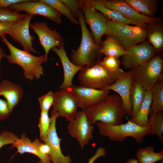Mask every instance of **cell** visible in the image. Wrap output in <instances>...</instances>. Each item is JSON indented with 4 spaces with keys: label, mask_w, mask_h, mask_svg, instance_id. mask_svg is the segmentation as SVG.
Masks as SVG:
<instances>
[{
    "label": "cell",
    "mask_w": 163,
    "mask_h": 163,
    "mask_svg": "<svg viewBox=\"0 0 163 163\" xmlns=\"http://www.w3.org/2000/svg\"><path fill=\"white\" fill-rule=\"evenodd\" d=\"M64 46V43H63L59 47H54L51 49L59 58L63 68L64 79L60 86V89H69L73 87V78L82 67L74 65L69 60L67 56Z\"/></svg>",
    "instance_id": "19"
},
{
    "label": "cell",
    "mask_w": 163,
    "mask_h": 163,
    "mask_svg": "<svg viewBox=\"0 0 163 163\" xmlns=\"http://www.w3.org/2000/svg\"><path fill=\"white\" fill-rule=\"evenodd\" d=\"M32 142L41 153L50 156L51 149L49 146L47 144L40 142V139H35Z\"/></svg>",
    "instance_id": "39"
},
{
    "label": "cell",
    "mask_w": 163,
    "mask_h": 163,
    "mask_svg": "<svg viewBox=\"0 0 163 163\" xmlns=\"http://www.w3.org/2000/svg\"><path fill=\"white\" fill-rule=\"evenodd\" d=\"M38 163H50V162H38Z\"/></svg>",
    "instance_id": "45"
},
{
    "label": "cell",
    "mask_w": 163,
    "mask_h": 163,
    "mask_svg": "<svg viewBox=\"0 0 163 163\" xmlns=\"http://www.w3.org/2000/svg\"><path fill=\"white\" fill-rule=\"evenodd\" d=\"M11 113L6 101L0 98V121L8 118Z\"/></svg>",
    "instance_id": "38"
},
{
    "label": "cell",
    "mask_w": 163,
    "mask_h": 163,
    "mask_svg": "<svg viewBox=\"0 0 163 163\" xmlns=\"http://www.w3.org/2000/svg\"><path fill=\"white\" fill-rule=\"evenodd\" d=\"M34 15L27 14L21 20L14 22L8 34L15 41L19 42L24 50L29 53H39L33 47V41L35 39L30 32V22Z\"/></svg>",
    "instance_id": "15"
},
{
    "label": "cell",
    "mask_w": 163,
    "mask_h": 163,
    "mask_svg": "<svg viewBox=\"0 0 163 163\" xmlns=\"http://www.w3.org/2000/svg\"><path fill=\"white\" fill-rule=\"evenodd\" d=\"M106 35L113 39L124 50L145 42L147 28L107 20Z\"/></svg>",
    "instance_id": "6"
},
{
    "label": "cell",
    "mask_w": 163,
    "mask_h": 163,
    "mask_svg": "<svg viewBox=\"0 0 163 163\" xmlns=\"http://www.w3.org/2000/svg\"><path fill=\"white\" fill-rule=\"evenodd\" d=\"M12 147H15L17 152L22 154L25 152L32 153L37 156L42 162H49L51 161L50 156L41 153L37 148L23 133L21 138L18 139L12 145Z\"/></svg>",
    "instance_id": "22"
},
{
    "label": "cell",
    "mask_w": 163,
    "mask_h": 163,
    "mask_svg": "<svg viewBox=\"0 0 163 163\" xmlns=\"http://www.w3.org/2000/svg\"><path fill=\"white\" fill-rule=\"evenodd\" d=\"M125 163H139L137 160L134 158H130L128 159Z\"/></svg>",
    "instance_id": "44"
},
{
    "label": "cell",
    "mask_w": 163,
    "mask_h": 163,
    "mask_svg": "<svg viewBox=\"0 0 163 163\" xmlns=\"http://www.w3.org/2000/svg\"><path fill=\"white\" fill-rule=\"evenodd\" d=\"M5 9L17 13L24 11L27 14L34 16L40 15L56 23L61 22L62 14L41 0H29L12 4Z\"/></svg>",
    "instance_id": "9"
},
{
    "label": "cell",
    "mask_w": 163,
    "mask_h": 163,
    "mask_svg": "<svg viewBox=\"0 0 163 163\" xmlns=\"http://www.w3.org/2000/svg\"><path fill=\"white\" fill-rule=\"evenodd\" d=\"M133 80V73L131 70L125 72L114 83L102 89L112 90L118 93L121 99L124 111L126 115L130 118L132 115L130 92Z\"/></svg>",
    "instance_id": "16"
},
{
    "label": "cell",
    "mask_w": 163,
    "mask_h": 163,
    "mask_svg": "<svg viewBox=\"0 0 163 163\" xmlns=\"http://www.w3.org/2000/svg\"><path fill=\"white\" fill-rule=\"evenodd\" d=\"M19 137L13 133L7 130L0 134V149L4 145L13 144Z\"/></svg>",
    "instance_id": "36"
},
{
    "label": "cell",
    "mask_w": 163,
    "mask_h": 163,
    "mask_svg": "<svg viewBox=\"0 0 163 163\" xmlns=\"http://www.w3.org/2000/svg\"><path fill=\"white\" fill-rule=\"evenodd\" d=\"M100 51L106 56H112L118 58L126 53L124 50L113 39L106 35V39L102 41Z\"/></svg>",
    "instance_id": "26"
},
{
    "label": "cell",
    "mask_w": 163,
    "mask_h": 163,
    "mask_svg": "<svg viewBox=\"0 0 163 163\" xmlns=\"http://www.w3.org/2000/svg\"><path fill=\"white\" fill-rule=\"evenodd\" d=\"M86 24L90 27L95 43L100 46L102 38L106 35L108 19L100 12L79 0Z\"/></svg>",
    "instance_id": "12"
},
{
    "label": "cell",
    "mask_w": 163,
    "mask_h": 163,
    "mask_svg": "<svg viewBox=\"0 0 163 163\" xmlns=\"http://www.w3.org/2000/svg\"><path fill=\"white\" fill-rule=\"evenodd\" d=\"M79 71L78 80L80 85L99 90L114 83L125 72L122 69L116 71L108 69L101 59L92 66L82 67Z\"/></svg>",
    "instance_id": "4"
},
{
    "label": "cell",
    "mask_w": 163,
    "mask_h": 163,
    "mask_svg": "<svg viewBox=\"0 0 163 163\" xmlns=\"http://www.w3.org/2000/svg\"><path fill=\"white\" fill-rule=\"evenodd\" d=\"M150 133L156 136L159 141L163 143V112L153 113L148 119Z\"/></svg>",
    "instance_id": "30"
},
{
    "label": "cell",
    "mask_w": 163,
    "mask_h": 163,
    "mask_svg": "<svg viewBox=\"0 0 163 163\" xmlns=\"http://www.w3.org/2000/svg\"><path fill=\"white\" fill-rule=\"evenodd\" d=\"M163 61L159 56L131 70L134 81L145 91H150L155 85L163 79Z\"/></svg>",
    "instance_id": "7"
},
{
    "label": "cell",
    "mask_w": 163,
    "mask_h": 163,
    "mask_svg": "<svg viewBox=\"0 0 163 163\" xmlns=\"http://www.w3.org/2000/svg\"><path fill=\"white\" fill-rule=\"evenodd\" d=\"M152 103L149 116L163 112V80L158 82L151 90Z\"/></svg>",
    "instance_id": "27"
},
{
    "label": "cell",
    "mask_w": 163,
    "mask_h": 163,
    "mask_svg": "<svg viewBox=\"0 0 163 163\" xmlns=\"http://www.w3.org/2000/svg\"><path fill=\"white\" fill-rule=\"evenodd\" d=\"M152 103V92L146 91L144 98L137 114L130 120L141 126H147L148 119Z\"/></svg>",
    "instance_id": "24"
},
{
    "label": "cell",
    "mask_w": 163,
    "mask_h": 163,
    "mask_svg": "<svg viewBox=\"0 0 163 163\" xmlns=\"http://www.w3.org/2000/svg\"><path fill=\"white\" fill-rule=\"evenodd\" d=\"M103 65L108 69L116 71L120 70V61L118 58L112 57L105 56L102 60Z\"/></svg>",
    "instance_id": "35"
},
{
    "label": "cell",
    "mask_w": 163,
    "mask_h": 163,
    "mask_svg": "<svg viewBox=\"0 0 163 163\" xmlns=\"http://www.w3.org/2000/svg\"><path fill=\"white\" fill-rule=\"evenodd\" d=\"M70 89L77 98L79 107L82 110L97 103L105 98L110 93L108 90H99L79 86Z\"/></svg>",
    "instance_id": "18"
},
{
    "label": "cell",
    "mask_w": 163,
    "mask_h": 163,
    "mask_svg": "<svg viewBox=\"0 0 163 163\" xmlns=\"http://www.w3.org/2000/svg\"><path fill=\"white\" fill-rule=\"evenodd\" d=\"M78 20L81 29L82 38L79 47L71 54V62L79 67H91L101 59L102 54L100 46L95 43L92 34L86 26L82 10Z\"/></svg>",
    "instance_id": "3"
},
{
    "label": "cell",
    "mask_w": 163,
    "mask_h": 163,
    "mask_svg": "<svg viewBox=\"0 0 163 163\" xmlns=\"http://www.w3.org/2000/svg\"><path fill=\"white\" fill-rule=\"evenodd\" d=\"M15 22V21H14ZM14 22L0 21V37L8 34Z\"/></svg>",
    "instance_id": "40"
},
{
    "label": "cell",
    "mask_w": 163,
    "mask_h": 163,
    "mask_svg": "<svg viewBox=\"0 0 163 163\" xmlns=\"http://www.w3.org/2000/svg\"><path fill=\"white\" fill-rule=\"evenodd\" d=\"M51 122L46 137L43 142L50 147L51 152L49 156L51 161L55 163H72V160L69 155H64L60 148L61 139L57 134L56 124L57 115L51 111Z\"/></svg>",
    "instance_id": "17"
},
{
    "label": "cell",
    "mask_w": 163,
    "mask_h": 163,
    "mask_svg": "<svg viewBox=\"0 0 163 163\" xmlns=\"http://www.w3.org/2000/svg\"><path fill=\"white\" fill-rule=\"evenodd\" d=\"M157 52L151 45L145 42L133 45L122 56L123 66L129 71L133 70L153 57Z\"/></svg>",
    "instance_id": "10"
},
{
    "label": "cell",
    "mask_w": 163,
    "mask_h": 163,
    "mask_svg": "<svg viewBox=\"0 0 163 163\" xmlns=\"http://www.w3.org/2000/svg\"><path fill=\"white\" fill-rule=\"evenodd\" d=\"M41 0L50 6L61 14L65 16L72 23L80 25L78 21L74 17L69 8L62 0Z\"/></svg>",
    "instance_id": "31"
},
{
    "label": "cell",
    "mask_w": 163,
    "mask_h": 163,
    "mask_svg": "<svg viewBox=\"0 0 163 163\" xmlns=\"http://www.w3.org/2000/svg\"><path fill=\"white\" fill-rule=\"evenodd\" d=\"M125 123L112 125L97 122V126L100 134L107 137L112 141L123 142L127 137L133 138L138 143L140 144L144 137L150 134L149 127L139 126L129 120Z\"/></svg>",
    "instance_id": "5"
},
{
    "label": "cell",
    "mask_w": 163,
    "mask_h": 163,
    "mask_svg": "<svg viewBox=\"0 0 163 163\" xmlns=\"http://www.w3.org/2000/svg\"><path fill=\"white\" fill-rule=\"evenodd\" d=\"M128 5L142 14L149 18H154L157 9L156 0H125Z\"/></svg>",
    "instance_id": "23"
},
{
    "label": "cell",
    "mask_w": 163,
    "mask_h": 163,
    "mask_svg": "<svg viewBox=\"0 0 163 163\" xmlns=\"http://www.w3.org/2000/svg\"><path fill=\"white\" fill-rule=\"evenodd\" d=\"M146 91L139 84L133 80L131 87L130 98L132 106V115L137 113L144 100Z\"/></svg>",
    "instance_id": "28"
},
{
    "label": "cell",
    "mask_w": 163,
    "mask_h": 163,
    "mask_svg": "<svg viewBox=\"0 0 163 163\" xmlns=\"http://www.w3.org/2000/svg\"><path fill=\"white\" fill-rule=\"evenodd\" d=\"M81 1L100 12L108 19L126 24H132L142 27L140 25L126 18L119 11L105 8L102 4L101 0H82Z\"/></svg>",
    "instance_id": "21"
},
{
    "label": "cell",
    "mask_w": 163,
    "mask_h": 163,
    "mask_svg": "<svg viewBox=\"0 0 163 163\" xmlns=\"http://www.w3.org/2000/svg\"><path fill=\"white\" fill-rule=\"evenodd\" d=\"M24 94L23 88L18 84L5 79L0 82V95L6 99L11 113L22 98Z\"/></svg>",
    "instance_id": "20"
},
{
    "label": "cell",
    "mask_w": 163,
    "mask_h": 163,
    "mask_svg": "<svg viewBox=\"0 0 163 163\" xmlns=\"http://www.w3.org/2000/svg\"><path fill=\"white\" fill-rule=\"evenodd\" d=\"M7 56L4 52L2 48L0 46V78L1 77V70L0 67V62L2 59L3 58H6Z\"/></svg>",
    "instance_id": "43"
},
{
    "label": "cell",
    "mask_w": 163,
    "mask_h": 163,
    "mask_svg": "<svg viewBox=\"0 0 163 163\" xmlns=\"http://www.w3.org/2000/svg\"><path fill=\"white\" fill-rule=\"evenodd\" d=\"M2 41L9 49L10 54L6 58L11 64H15L21 66L23 70L25 79L30 81L40 79L44 75L42 65L45 62L44 55L37 56H34L24 50H20L12 44L5 35L1 37Z\"/></svg>",
    "instance_id": "2"
},
{
    "label": "cell",
    "mask_w": 163,
    "mask_h": 163,
    "mask_svg": "<svg viewBox=\"0 0 163 163\" xmlns=\"http://www.w3.org/2000/svg\"><path fill=\"white\" fill-rule=\"evenodd\" d=\"M30 27L38 36L40 43L45 51V62L47 61L50 50L54 47H59L64 43V39L55 29H51L44 21H37L30 23Z\"/></svg>",
    "instance_id": "13"
},
{
    "label": "cell",
    "mask_w": 163,
    "mask_h": 163,
    "mask_svg": "<svg viewBox=\"0 0 163 163\" xmlns=\"http://www.w3.org/2000/svg\"><path fill=\"white\" fill-rule=\"evenodd\" d=\"M26 15L12 11L5 8H0V21L14 22L18 21Z\"/></svg>",
    "instance_id": "33"
},
{
    "label": "cell",
    "mask_w": 163,
    "mask_h": 163,
    "mask_svg": "<svg viewBox=\"0 0 163 163\" xmlns=\"http://www.w3.org/2000/svg\"><path fill=\"white\" fill-rule=\"evenodd\" d=\"M136 156L139 163H155L163 158V150L155 152L152 145L139 148Z\"/></svg>",
    "instance_id": "25"
},
{
    "label": "cell",
    "mask_w": 163,
    "mask_h": 163,
    "mask_svg": "<svg viewBox=\"0 0 163 163\" xmlns=\"http://www.w3.org/2000/svg\"><path fill=\"white\" fill-rule=\"evenodd\" d=\"M51 111L58 117L65 118L70 121L74 119L78 113V102L75 95L70 89H60L54 92V100Z\"/></svg>",
    "instance_id": "8"
},
{
    "label": "cell",
    "mask_w": 163,
    "mask_h": 163,
    "mask_svg": "<svg viewBox=\"0 0 163 163\" xmlns=\"http://www.w3.org/2000/svg\"><path fill=\"white\" fill-rule=\"evenodd\" d=\"M62 0L69 8L74 17L78 19L79 13L82 10L79 0Z\"/></svg>",
    "instance_id": "37"
},
{
    "label": "cell",
    "mask_w": 163,
    "mask_h": 163,
    "mask_svg": "<svg viewBox=\"0 0 163 163\" xmlns=\"http://www.w3.org/2000/svg\"><path fill=\"white\" fill-rule=\"evenodd\" d=\"M48 112L41 110L38 126L40 131V140L43 142L46 137L51 122Z\"/></svg>",
    "instance_id": "32"
},
{
    "label": "cell",
    "mask_w": 163,
    "mask_h": 163,
    "mask_svg": "<svg viewBox=\"0 0 163 163\" xmlns=\"http://www.w3.org/2000/svg\"><path fill=\"white\" fill-rule=\"evenodd\" d=\"M106 154L105 149L103 147H100L97 149L94 154L88 159V161L87 163H94L98 158L104 156Z\"/></svg>",
    "instance_id": "41"
},
{
    "label": "cell",
    "mask_w": 163,
    "mask_h": 163,
    "mask_svg": "<svg viewBox=\"0 0 163 163\" xmlns=\"http://www.w3.org/2000/svg\"><path fill=\"white\" fill-rule=\"evenodd\" d=\"M160 161H161L160 163H163V158H162Z\"/></svg>",
    "instance_id": "46"
},
{
    "label": "cell",
    "mask_w": 163,
    "mask_h": 163,
    "mask_svg": "<svg viewBox=\"0 0 163 163\" xmlns=\"http://www.w3.org/2000/svg\"><path fill=\"white\" fill-rule=\"evenodd\" d=\"M156 22L147 25V38L151 45L156 50H159L163 46V33L161 26Z\"/></svg>",
    "instance_id": "29"
},
{
    "label": "cell",
    "mask_w": 163,
    "mask_h": 163,
    "mask_svg": "<svg viewBox=\"0 0 163 163\" xmlns=\"http://www.w3.org/2000/svg\"><path fill=\"white\" fill-rule=\"evenodd\" d=\"M41 110L48 112L52 106L54 100V92L50 91L37 99Z\"/></svg>",
    "instance_id": "34"
},
{
    "label": "cell",
    "mask_w": 163,
    "mask_h": 163,
    "mask_svg": "<svg viewBox=\"0 0 163 163\" xmlns=\"http://www.w3.org/2000/svg\"><path fill=\"white\" fill-rule=\"evenodd\" d=\"M105 8L117 11L126 18L147 28V25L158 22L161 18H150L140 14L127 3L124 0H101Z\"/></svg>",
    "instance_id": "14"
},
{
    "label": "cell",
    "mask_w": 163,
    "mask_h": 163,
    "mask_svg": "<svg viewBox=\"0 0 163 163\" xmlns=\"http://www.w3.org/2000/svg\"><path fill=\"white\" fill-rule=\"evenodd\" d=\"M29 0H0V8H5L16 3L25 2Z\"/></svg>",
    "instance_id": "42"
},
{
    "label": "cell",
    "mask_w": 163,
    "mask_h": 163,
    "mask_svg": "<svg viewBox=\"0 0 163 163\" xmlns=\"http://www.w3.org/2000/svg\"><path fill=\"white\" fill-rule=\"evenodd\" d=\"M85 110L88 121L92 125L97 122L110 125L119 124L122 123L123 118L126 116L121 99L117 94L109 95Z\"/></svg>",
    "instance_id": "1"
},
{
    "label": "cell",
    "mask_w": 163,
    "mask_h": 163,
    "mask_svg": "<svg viewBox=\"0 0 163 163\" xmlns=\"http://www.w3.org/2000/svg\"><path fill=\"white\" fill-rule=\"evenodd\" d=\"M93 125L89 122L85 110L78 112L75 118L68 124L69 133L76 139L82 149L93 138Z\"/></svg>",
    "instance_id": "11"
}]
</instances>
